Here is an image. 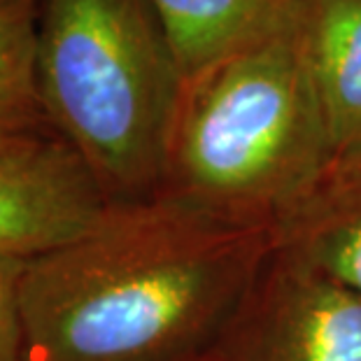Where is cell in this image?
Instances as JSON below:
<instances>
[{"label":"cell","instance_id":"30bf717a","mask_svg":"<svg viewBox=\"0 0 361 361\" xmlns=\"http://www.w3.org/2000/svg\"><path fill=\"white\" fill-rule=\"evenodd\" d=\"M24 259L0 257V361H24Z\"/></svg>","mask_w":361,"mask_h":361},{"label":"cell","instance_id":"8fae6325","mask_svg":"<svg viewBox=\"0 0 361 361\" xmlns=\"http://www.w3.org/2000/svg\"><path fill=\"white\" fill-rule=\"evenodd\" d=\"M201 361H205V359H201Z\"/></svg>","mask_w":361,"mask_h":361},{"label":"cell","instance_id":"7a4b0ae2","mask_svg":"<svg viewBox=\"0 0 361 361\" xmlns=\"http://www.w3.org/2000/svg\"><path fill=\"white\" fill-rule=\"evenodd\" d=\"M303 30L187 80L161 198L224 224L278 231L317 191L334 149Z\"/></svg>","mask_w":361,"mask_h":361},{"label":"cell","instance_id":"52a82bcc","mask_svg":"<svg viewBox=\"0 0 361 361\" xmlns=\"http://www.w3.org/2000/svg\"><path fill=\"white\" fill-rule=\"evenodd\" d=\"M303 35L334 166L361 164V0H310Z\"/></svg>","mask_w":361,"mask_h":361},{"label":"cell","instance_id":"277c9868","mask_svg":"<svg viewBox=\"0 0 361 361\" xmlns=\"http://www.w3.org/2000/svg\"><path fill=\"white\" fill-rule=\"evenodd\" d=\"M205 361H361V296L275 247Z\"/></svg>","mask_w":361,"mask_h":361},{"label":"cell","instance_id":"3957f363","mask_svg":"<svg viewBox=\"0 0 361 361\" xmlns=\"http://www.w3.org/2000/svg\"><path fill=\"white\" fill-rule=\"evenodd\" d=\"M37 84L51 128L107 201L161 194L187 78L152 0H47Z\"/></svg>","mask_w":361,"mask_h":361},{"label":"cell","instance_id":"ba28073f","mask_svg":"<svg viewBox=\"0 0 361 361\" xmlns=\"http://www.w3.org/2000/svg\"><path fill=\"white\" fill-rule=\"evenodd\" d=\"M275 247L361 296V164L334 166L275 231Z\"/></svg>","mask_w":361,"mask_h":361},{"label":"cell","instance_id":"6da1fadb","mask_svg":"<svg viewBox=\"0 0 361 361\" xmlns=\"http://www.w3.org/2000/svg\"><path fill=\"white\" fill-rule=\"evenodd\" d=\"M275 250L168 198L112 203L87 233L30 259L24 361H201Z\"/></svg>","mask_w":361,"mask_h":361},{"label":"cell","instance_id":"8992f818","mask_svg":"<svg viewBox=\"0 0 361 361\" xmlns=\"http://www.w3.org/2000/svg\"><path fill=\"white\" fill-rule=\"evenodd\" d=\"M184 78L305 28L310 0H152Z\"/></svg>","mask_w":361,"mask_h":361},{"label":"cell","instance_id":"9c48e42d","mask_svg":"<svg viewBox=\"0 0 361 361\" xmlns=\"http://www.w3.org/2000/svg\"><path fill=\"white\" fill-rule=\"evenodd\" d=\"M37 0H0V145L54 130L37 84Z\"/></svg>","mask_w":361,"mask_h":361},{"label":"cell","instance_id":"5b68a950","mask_svg":"<svg viewBox=\"0 0 361 361\" xmlns=\"http://www.w3.org/2000/svg\"><path fill=\"white\" fill-rule=\"evenodd\" d=\"M112 203L59 133L0 145V257L37 259L80 238Z\"/></svg>","mask_w":361,"mask_h":361}]
</instances>
